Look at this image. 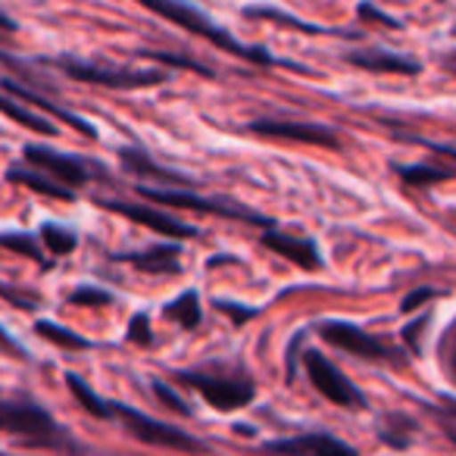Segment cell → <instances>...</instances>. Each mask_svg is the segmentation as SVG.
<instances>
[{
  "label": "cell",
  "instance_id": "1",
  "mask_svg": "<svg viewBox=\"0 0 456 456\" xmlns=\"http://www.w3.org/2000/svg\"><path fill=\"white\" fill-rule=\"evenodd\" d=\"M138 4L151 10V13L175 22V26L184 28V32L197 35V38L213 41L216 47H222V51L232 53V57H241V60H248V63H260V66H275V63H279V60H275L273 53L263 51V47H244L241 41L232 38L225 28L213 26V20H209V16H203L200 10L188 7L184 0H138Z\"/></svg>",
  "mask_w": 456,
  "mask_h": 456
},
{
  "label": "cell",
  "instance_id": "2",
  "mask_svg": "<svg viewBox=\"0 0 456 456\" xmlns=\"http://www.w3.org/2000/svg\"><path fill=\"white\" fill-rule=\"evenodd\" d=\"M0 431L22 437L32 447H47V450L72 447L66 431L35 403H7V400H0Z\"/></svg>",
  "mask_w": 456,
  "mask_h": 456
},
{
  "label": "cell",
  "instance_id": "3",
  "mask_svg": "<svg viewBox=\"0 0 456 456\" xmlns=\"http://www.w3.org/2000/svg\"><path fill=\"white\" fill-rule=\"evenodd\" d=\"M57 66L66 72L69 78L85 85H97V88H119V91H132V88H151V85H163L166 72L147 69V72H134V69H110V66H91L82 60H57Z\"/></svg>",
  "mask_w": 456,
  "mask_h": 456
},
{
  "label": "cell",
  "instance_id": "4",
  "mask_svg": "<svg viewBox=\"0 0 456 456\" xmlns=\"http://www.w3.org/2000/svg\"><path fill=\"white\" fill-rule=\"evenodd\" d=\"M138 194L153 203H166V207H175V209H194V213H213V216H225V219L256 222L263 228H275V222L263 219V216L250 213L248 207H238L232 200H207V197L188 194V191H178V188H147V184H141Z\"/></svg>",
  "mask_w": 456,
  "mask_h": 456
},
{
  "label": "cell",
  "instance_id": "5",
  "mask_svg": "<svg viewBox=\"0 0 456 456\" xmlns=\"http://www.w3.org/2000/svg\"><path fill=\"white\" fill-rule=\"evenodd\" d=\"M304 362H306V375H310L313 387H316L325 400H331L335 406H344V410H360V406H366L362 394L350 385L347 375L331 360H325L319 350H306Z\"/></svg>",
  "mask_w": 456,
  "mask_h": 456
},
{
  "label": "cell",
  "instance_id": "6",
  "mask_svg": "<svg viewBox=\"0 0 456 456\" xmlns=\"http://www.w3.org/2000/svg\"><path fill=\"white\" fill-rule=\"evenodd\" d=\"M182 381H188L213 410H241L254 400V381L250 379H228V375H203V372H182Z\"/></svg>",
  "mask_w": 456,
  "mask_h": 456
},
{
  "label": "cell",
  "instance_id": "7",
  "mask_svg": "<svg viewBox=\"0 0 456 456\" xmlns=\"http://www.w3.org/2000/svg\"><path fill=\"white\" fill-rule=\"evenodd\" d=\"M113 416L122 419L128 431H132L138 441L153 444V447H172V450H200V441H194L191 435H184L182 428H172V425L159 422V419H151L144 412L132 410V406H113Z\"/></svg>",
  "mask_w": 456,
  "mask_h": 456
},
{
  "label": "cell",
  "instance_id": "8",
  "mask_svg": "<svg viewBox=\"0 0 456 456\" xmlns=\"http://www.w3.org/2000/svg\"><path fill=\"white\" fill-rule=\"evenodd\" d=\"M319 335H322V341H329L331 347L360 356V360H394V350L387 347L385 341H379V338H372L369 331L356 329V325H350V322L331 319V322L319 325Z\"/></svg>",
  "mask_w": 456,
  "mask_h": 456
},
{
  "label": "cell",
  "instance_id": "9",
  "mask_svg": "<svg viewBox=\"0 0 456 456\" xmlns=\"http://www.w3.org/2000/svg\"><path fill=\"white\" fill-rule=\"evenodd\" d=\"M250 132L260 138H275V141H297V144H313V147H338V134L316 122H291V119H256L250 122Z\"/></svg>",
  "mask_w": 456,
  "mask_h": 456
},
{
  "label": "cell",
  "instance_id": "10",
  "mask_svg": "<svg viewBox=\"0 0 456 456\" xmlns=\"http://www.w3.org/2000/svg\"><path fill=\"white\" fill-rule=\"evenodd\" d=\"M26 159L38 172L51 175L53 182L66 184V188H82V184H88V169H85V163L76 157H66V153H57V151H51V147L28 144Z\"/></svg>",
  "mask_w": 456,
  "mask_h": 456
},
{
  "label": "cell",
  "instance_id": "11",
  "mask_svg": "<svg viewBox=\"0 0 456 456\" xmlns=\"http://www.w3.org/2000/svg\"><path fill=\"white\" fill-rule=\"evenodd\" d=\"M107 209L113 213L126 216V219L138 222V225L151 228V232H159V235H169V238H194L197 232L184 222H178L175 216H166L153 207H141V203H122V200H101Z\"/></svg>",
  "mask_w": 456,
  "mask_h": 456
},
{
  "label": "cell",
  "instance_id": "12",
  "mask_svg": "<svg viewBox=\"0 0 456 456\" xmlns=\"http://www.w3.org/2000/svg\"><path fill=\"white\" fill-rule=\"evenodd\" d=\"M347 63L356 66V69H362V72H381V76H416V72H422L419 60L379 51V47H369V51H350Z\"/></svg>",
  "mask_w": 456,
  "mask_h": 456
},
{
  "label": "cell",
  "instance_id": "13",
  "mask_svg": "<svg viewBox=\"0 0 456 456\" xmlns=\"http://www.w3.org/2000/svg\"><path fill=\"white\" fill-rule=\"evenodd\" d=\"M263 244H266L273 254L285 256V260H291L294 266H300V269H319L322 266V256H319L316 244H313L310 238H294V235L279 232V228H266Z\"/></svg>",
  "mask_w": 456,
  "mask_h": 456
},
{
  "label": "cell",
  "instance_id": "14",
  "mask_svg": "<svg viewBox=\"0 0 456 456\" xmlns=\"http://www.w3.org/2000/svg\"><path fill=\"white\" fill-rule=\"evenodd\" d=\"M269 453H279V456H356V450L331 435H304V437H294V441L269 444Z\"/></svg>",
  "mask_w": 456,
  "mask_h": 456
},
{
  "label": "cell",
  "instance_id": "15",
  "mask_svg": "<svg viewBox=\"0 0 456 456\" xmlns=\"http://www.w3.org/2000/svg\"><path fill=\"white\" fill-rule=\"evenodd\" d=\"M0 88L7 91L10 97H16V101H22V103H35V107L47 110V116H57L60 122H66V126H72L78 134H85V138H97V128H94V126H88V122H85L82 116H76V113H69V110L57 107V103H51V101H47V97H41V94H35V91H28L26 85L10 82V78H4V82H0Z\"/></svg>",
  "mask_w": 456,
  "mask_h": 456
},
{
  "label": "cell",
  "instance_id": "16",
  "mask_svg": "<svg viewBox=\"0 0 456 456\" xmlns=\"http://www.w3.org/2000/svg\"><path fill=\"white\" fill-rule=\"evenodd\" d=\"M126 263H132L138 273L151 275H169L182 269V248L178 244H157V248H147L141 254H126Z\"/></svg>",
  "mask_w": 456,
  "mask_h": 456
},
{
  "label": "cell",
  "instance_id": "17",
  "mask_svg": "<svg viewBox=\"0 0 456 456\" xmlns=\"http://www.w3.org/2000/svg\"><path fill=\"white\" fill-rule=\"evenodd\" d=\"M0 113L10 116L13 122H20V126H22V128H28V132L47 134V138H53V134H57V126H53L51 119H45V116L32 113V110H28L26 103L16 101V97H10L4 88H0Z\"/></svg>",
  "mask_w": 456,
  "mask_h": 456
},
{
  "label": "cell",
  "instance_id": "18",
  "mask_svg": "<svg viewBox=\"0 0 456 456\" xmlns=\"http://www.w3.org/2000/svg\"><path fill=\"white\" fill-rule=\"evenodd\" d=\"M119 163L126 172H134V175H151V178H157V182L172 184V188H175V184H184V178L178 175V172H169V169H163V166H157L144 151H138V147H126V151L119 153Z\"/></svg>",
  "mask_w": 456,
  "mask_h": 456
},
{
  "label": "cell",
  "instance_id": "19",
  "mask_svg": "<svg viewBox=\"0 0 456 456\" xmlns=\"http://www.w3.org/2000/svg\"><path fill=\"white\" fill-rule=\"evenodd\" d=\"M7 178L28 191H38V194H45V197H53V200H72V188L53 182V178L45 175V172H32V169H22V166H13V169L7 172Z\"/></svg>",
  "mask_w": 456,
  "mask_h": 456
},
{
  "label": "cell",
  "instance_id": "20",
  "mask_svg": "<svg viewBox=\"0 0 456 456\" xmlns=\"http://www.w3.org/2000/svg\"><path fill=\"white\" fill-rule=\"evenodd\" d=\"M166 316L175 319V322L188 331L197 329V325H200V297H197V291H184L175 304L166 306Z\"/></svg>",
  "mask_w": 456,
  "mask_h": 456
},
{
  "label": "cell",
  "instance_id": "21",
  "mask_svg": "<svg viewBox=\"0 0 456 456\" xmlns=\"http://www.w3.org/2000/svg\"><path fill=\"white\" fill-rule=\"evenodd\" d=\"M66 385H69V391H72V397L78 400V403L85 406V410L91 412V416H97V419H110L113 416V406H107L101 397H97L94 391H91L88 385H85L78 375H66Z\"/></svg>",
  "mask_w": 456,
  "mask_h": 456
},
{
  "label": "cell",
  "instance_id": "22",
  "mask_svg": "<svg viewBox=\"0 0 456 456\" xmlns=\"http://www.w3.org/2000/svg\"><path fill=\"white\" fill-rule=\"evenodd\" d=\"M397 172L406 184H412V188H428V184L447 182V178L456 175L453 169H441V166H400Z\"/></svg>",
  "mask_w": 456,
  "mask_h": 456
},
{
  "label": "cell",
  "instance_id": "23",
  "mask_svg": "<svg viewBox=\"0 0 456 456\" xmlns=\"http://www.w3.org/2000/svg\"><path fill=\"white\" fill-rule=\"evenodd\" d=\"M244 16H248V20H269V22H279V26L297 28V32H310V35L325 32V28L313 26V22L297 20V16H288V13H281V10H275V7H248V10H244Z\"/></svg>",
  "mask_w": 456,
  "mask_h": 456
},
{
  "label": "cell",
  "instance_id": "24",
  "mask_svg": "<svg viewBox=\"0 0 456 456\" xmlns=\"http://www.w3.org/2000/svg\"><path fill=\"white\" fill-rule=\"evenodd\" d=\"M35 331H38V335L45 338V341L57 344V347H66V350H85V347H91V344L85 341L82 335H76V331L63 329V325H57V322H35Z\"/></svg>",
  "mask_w": 456,
  "mask_h": 456
},
{
  "label": "cell",
  "instance_id": "25",
  "mask_svg": "<svg viewBox=\"0 0 456 456\" xmlns=\"http://www.w3.org/2000/svg\"><path fill=\"white\" fill-rule=\"evenodd\" d=\"M41 241H45V248L51 250V254H57V256L72 254V250H76V235H72V232H66V228L53 225V222H47V225L41 228Z\"/></svg>",
  "mask_w": 456,
  "mask_h": 456
},
{
  "label": "cell",
  "instance_id": "26",
  "mask_svg": "<svg viewBox=\"0 0 456 456\" xmlns=\"http://www.w3.org/2000/svg\"><path fill=\"white\" fill-rule=\"evenodd\" d=\"M141 57H147V60H157V63H163V66H172V69H188V72H200V76L213 78V72H209V66H203V63H194V60H184V57H175V53L141 51Z\"/></svg>",
  "mask_w": 456,
  "mask_h": 456
},
{
  "label": "cell",
  "instance_id": "27",
  "mask_svg": "<svg viewBox=\"0 0 456 456\" xmlns=\"http://www.w3.org/2000/svg\"><path fill=\"white\" fill-rule=\"evenodd\" d=\"M0 248L16 250V254H26L28 260H35V263H47V266H51V260H47V256L41 254L38 244H35L28 235H0Z\"/></svg>",
  "mask_w": 456,
  "mask_h": 456
},
{
  "label": "cell",
  "instance_id": "28",
  "mask_svg": "<svg viewBox=\"0 0 456 456\" xmlns=\"http://www.w3.org/2000/svg\"><path fill=\"white\" fill-rule=\"evenodd\" d=\"M110 294L101 291V288H78V291L69 294V304L76 306H107L110 304Z\"/></svg>",
  "mask_w": 456,
  "mask_h": 456
},
{
  "label": "cell",
  "instance_id": "29",
  "mask_svg": "<svg viewBox=\"0 0 456 456\" xmlns=\"http://www.w3.org/2000/svg\"><path fill=\"white\" fill-rule=\"evenodd\" d=\"M153 394H157V397L163 400V403L169 406V410H175L178 416H188V412H191V410H188V403H184V400L178 397V394L172 391L169 385H163V381H153Z\"/></svg>",
  "mask_w": 456,
  "mask_h": 456
},
{
  "label": "cell",
  "instance_id": "30",
  "mask_svg": "<svg viewBox=\"0 0 456 456\" xmlns=\"http://www.w3.org/2000/svg\"><path fill=\"white\" fill-rule=\"evenodd\" d=\"M128 341H134L138 347H151L153 344V331H151V322L147 316H134L132 325H128Z\"/></svg>",
  "mask_w": 456,
  "mask_h": 456
},
{
  "label": "cell",
  "instance_id": "31",
  "mask_svg": "<svg viewBox=\"0 0 456 456\" xmlns=\"http://www.w3.org/2000/svg\"><path fill=\"white\" fill-rule=\"evenodd\" d=\"M360 20H375L379 26H387V28H400V22L394 20V16L381 13V10H375L372 4H360Z\"/></svg>",
  "mask_w": 456,
  "mask_h": 456
},
{
  "label": "cell",
  "instance_id": "32",
  "mask_svg": "<svg viewBox=\"0 0 456 456\" xmlns=\"http://www.w3.org/2000/svg\"><path fill=\"white\" fill-rule=\"evenodd\" d=\"M216 306H219L222 313H228V316L235 319V322H248V319L256 316V310H248V306H235V304H222V300Z\"/></svg>",
  "mask_w": 456,
  "mask_h": 456
},
{
  "label": "cell",
  "instance_id": "33",
  "mask_svg": "<svg viewBox=\"0 0 456 456\" xmlns=\"http://www.w3.org/2000/svg\"><path fill=\"white\" fill-rule=\"evenodd\" d=\"M435 297V291H431V288H419V291H412L410 297L403 300V310L410 313V310H416V306H422L425 300H431Z\"/></svg>",
  "mask_w": 456,
  "mask_h": 456
},
{
  "label": "cell",
  "instance_id": "34",
  "mask_svg": "<svg viewBox=\"0 0 456 456\" xmlns=\"http://www.w3.org/2000/svg\"><path fill=\"white\" fill-rule=\"evenodd\" d=\"M0 297L10 300V304H16V306H22V310H35V300H28V297H22V294L10 291L7 285H0Z\"/></svg>",
  "mask_w": 456,
  "mask_h": 456
},
{
  "label": "cell",
  "instance_id": "35",
  "mask_svg": "<svg viewBox=\"0 0 456 456\" xmlns=\"http://www.w3.org/2000/svg\"><path fill=\"white\" fill-rule=\"evenodd\" d=\"M425 322H428V319H419V322H412L410 329L403 331V338H406V344H410L412 350L419 347V335H422V329H425Z\"/></svg>",
  "mask_w": 456,
  "mask_h": 456
},
{
  "label": "cell",
  "instance_id": "36",
  "mask_svg": "<svg viewBox=\"0 0 456 456\" xmlns=\"http://www.w3.org/2000/svg\"><path fill=\"white\" fill-rule=\"evenodd\" d=\"M428 147H431V151L441 153V157H450L456 163V147H447V144H428Z\"/></svg>",
  "mask_w": 456,
  "mask_h": 456
},
{
  "label": "cell",
  "instance_id": "37",
  "mask_svg": "<svg viewBox=\"0 0 456 456\" xmlns=\"http://www.w3.org/2000/svg\"><path fill=\"white\" fill-rule=\"evenodd\" d=\"M0 28H4V32H16V26H13V22H10L4 13H0Z\"/></svg>",
  "mask_w": 456,
  "mask_h": 456
},
{
  "label": "cell",
  "instance_id": "38",
  "mask_svg": "<svg viewBox=\"0 0 456 456\" xmlns=\"http://www.w3.org/2000/svg\"><path fill=\"white\" fill-rule=\"evenodd\" d=\"M444 66H447V69H450V72H453V76H456V53H450V57L444 60Z\"/></svg>",
  "mask_w": 456,
  "mask_h": 456
},
{
  "label": "cell",
  "instance_id": "39",
  "mask_svg": "<svg viewBox=\"0 0 456 456\" xmlns=\"http://www.w3.org/2000/svg\"><path fill=\"white\" fill-rule=\"evenodd\" d=\"M0 344H7V347H13V341H10L7 331H4V329H0Z\"/></svg>",
  "mask_w": 456,
  "mask_h": 456
},
{
  "label": "cell",
  "instance_id": "40",
  "mask_svg": "<svg viewBox=\"0 0 456 456\" xmlns=\"http://www.w3.org/2000/svg\"><path fill=\"white\" fill-rule=\"evenodd\" d=\"M453 441H456V431H453Z\"/></svg>",
  "mask_w": 456,
  "mask_h": 456
},
{
  "label": "cell",
  "instance_id": "41",
  "mask_svg": "<svg viewBox=\"0 0 456 456\" xmlns=\"http://www.w3.org/2000/svg\"><path fill=\"white\" fill-rule=\"evenodd\" d=\"M0 456H4V453H0Z\"/></svg>",
  "mask_w": 456,
  "mask_h": 456
}]
</instances>
